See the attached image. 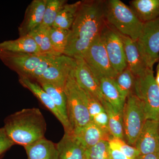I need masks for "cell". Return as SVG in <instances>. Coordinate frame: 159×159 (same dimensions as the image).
I'll list each match as a JSON object with an SVG mask.
<instances>
[{
  "label": "cell",
  "mask_w": 159,
  "mask_h": 159,
  "mask_svg": "<svg viewBox=\"0 0 159 159\" xmlns=\"http://www.w3.org/2000/svg\"><path fill=\"white\" fill-rule=\"evenodd\" d=\"M106 1H81L70 29L64 55L82 57L92 43L101 34L106 22Z\"/></svg>",
  "instance_id": "obj_1"
},
{
  "label": "cell",
  "mask_w": 159,
  "mask_h": 159,
  "mask_svg": "<svg viewBox=\"0 0 159 159\" xmlns=\"http://www.w3.org/2000/svg\"><path fill=\"white\" fill-rule=\"evenodd\" d=\"M4 128L14 145L25 147L44 138L47 124L39 109L25 108L7 117Z\"/></svg>",
  "instance_id": "obj_2"
},
{
  "label": "cell",
  "mask_w": 159,
  "mask_h": 159,
  "mask_svg": "<svg viewBox=\"0 0 159 159\" xmlns=\"http://www.w3.org/2000/svg\"><path fill=\"white\" fill-rule=\"evenodd\" d=\"M106 22L121 34L136 41L142 32L144 23L130 6L120 0L106 1Z\"/></svg>",
  "instance_id": "obj_3"
},
{
  "label": "cell",
  "mask_w": 159,
  "mask_h": 159,
  "mask_svg": "<svg viewBox=\"0 0 159 159\" xmlns=\"http://www.w3.org/2000/svg\"><path fill=\"white\" fill-rule=\"evenodd\" d=\"M74 70L69 75L64 88L68 118L73 132L91 122L86 94L77 82Z\"/></svg>",
  "instance_id": "obj_4"
},
{
  "label": "cell",
  "mask_w": 159,
  "mask_h": 159,
  "mask_svg": "<svg viewBox=\"0 0 159 159\" xmlns=\"http://www.w3.org/2000/svg\"><path fill=\"white\" fill-rule=\"evenodd\" d=\"M134 93L144 104L146 119L159 121V88L153 70L136 77Z\"/></svg>",
  "instance_id": "obj_5"
},
{
  "label": "cell",
  "mask_w": 159,
  "mask_h": 159,
  "mask_svg": "<svg viewBox=\"0 0 159 159\" xmlns=\"http://www.w3.org/2000/svg\"><path fill=\"white\" fill-rule=\"evenodd\" d=\"M124 137L127 144L134 147L146 119L144 104L134 93L129 95L122 111Z\"/></svg>",
  "instance_id": "obj_6"
},
{
  "label": "cell",
  "mask_w": 159,
  "mask_h": 159,
  "mask_svg": "<svg viewBox=\"0 0 159 159\" xmlns=\"http://www.w3.org/2000/svg\"><path fill=\"white\" fill-rule=\"evenodd\" d=\"M82 58L98 80L102 77L114 79L118 74L111 65L100 34L92 43Z\"/></svg>",
  "instance_id": "obj_7"
},
{
  "label": "cell",
  "mask_w": 159,
  "mask_h": 159,
  "mask_svg": "<svg viewBox=\"0 0 159 159\" xmlns=\"http://www.w3.org/2000/svg\"><path fill=\"white\" fill-rule=\"evenodd\" d=\"M139 52L145 65L153 70L158 61L159 17L144 23L142 32L136 41Z\"/></svg>",
  "instance_id": "obj_8"
},
{
  "label": "cell",
  "mask_w": 159,
  "mask_h": 159,
  "mask_svg": "<svg viewBox=\"0 0 159 159\" xmlns=\"http://www.w3.org/2000/svg\"><path fill=\"white\" fill-rule=\"evenodd\" d=\"M100 36L111 65L119 74L127 66L123 43L119 32L113 26L106 23Z\"/></svg>",
  "instance_id": "obj_9"
},
{
  "label": "cell",
  "mask_w": 159,
  "mask_h": 159,
  "mask_svg": "<svg viewBox=\"0 0 159 159\" xmlns=\"http://www.w3.org/2000/svg\"><path fill=\"white\" fill-rule=\"evenodd\" d=\"M43 54H24L0 51V59L20 77L29 78L40 63L49 56Z\"/></svg>",
  "instance_id": "obj_10"
},
{
  "label": "cell",
  "mask_w": 159,
  "mask_h": 159,
  "mask_svg": "<svg viewBox=\"0 0 159 159\" xmlns=\"http://www.w3.org/2000/svg\"><path fill=\"white\" fill-rule=\"evenodd\" d=\"M76 60L66 55H60L47 69L37 82H46L64 88L69 75L76 67Z\"/></svg>",
  "instance_id": "obj_11"
},
{
  "label": "cell",
  "mask_w": 159,
  "mask_h": 159,
  "mask_svg": "<svg viewBox=\"0 0 159 159\" xmlns=\"http://www.w3.org/2000/svg\"><path fill=\"white\" fill-rule=\"evenodd\" d=\"M74 58L76 62L74 75L77 82L84 90L90 94L102 104L106 100L102 95L99 80L83 58L77 57Z\"/></svg>",
  "instance_id": "obj_12"
},
{
  "label": "cell",
  "mask_w": 159,
  "mask_h": 159,
  "mask_svg": "<svg viewBox=\"0 0 159 159\" xmlns=\"http://www.w3.org/2000/svg\"><path fill=\"white\" fill-rule=\"evenodd\" d=\"M134 147L140 154L159 152V121L147 119L140 132Z\"/></svg>",
  "instance_id": "obj_13"
},
{
  "label": "cell",
  "mask_w": 159,
  "mask_h": 159,
  "mask_svg": "<svg viewBox=\"0 0 159 159\" xmlns=\"http://www.w3.org/2000/svg\"><path fill=\"white\" fill-rule=\"evenodd\" d=\"M19 82L24 87L31 91L37 97L38 99L58 119L63 126L65 133L72 131L70 125L68 121L66 120L62 116L51 97L39 84L37 83L33 82L29 78L24 77H20Z\"/></svg>",
  "instance_id": "obj_14"
},
{
  "label": "cell",
  "mask_w": 159,
  "mask_h": 159,
  "mask_svg": "<svg viewBox=\"0 0 159 159\" xmlns=\"http://www.w3.org/2000/svg\"><path fill=\"white\" fill-rule=\"evenodd\" d=\"M47 0H33L27 7L24 20L18 28L20 37L29 35L41 26Z\"/></svg>",
  "instance_id": "obj_15"
},
{
  "label": "cell",
  "mask_w": 159,
  "mask_h": 159,
  "mask_svg": "<svg viewBox=\"0 0 159 159\" xmlns=\"http://www.w3.org/2000/svg\"><path fill=\"white\" fill-rule=\"evenodd\" d=\"M56 145L58 159H85L86 148L73 131L65 133Z\"/></svg>",
  "instance_id": "obj_16"
},
{
  "label": "cell",
  "mask_w": 159,
  "mask_h": 159,
  "mask_svg": "<svg viewBox=\"0 0 159 159\" xmlns=\"http://www.w3.org/2000/svg\"><path fill=\"white\" fill-rule=\"evenodd\" d=\"M119 33L123 43L127 66L136 77L140 76L148 68L142 59L137 42L120 32Z\"/></svg>",
  "instance_id": "obj_17"
},
{
  "label": "cell",
  "mask_w": 159,
  "mask_h": 159,
  "mask_svg": "<svg viewBox=\"0 0 159 159\" xmlns=\"http://www.w3.org/2000/svg\"><path fill=\"white\" fill-rule=\"evenodd\" d=\"M73 132L86 149L101 141L109 142L113 138L110 133L105 131L92 122Z\"/></svg>",
  "instance_id": "obj_18"
},
{
  "label": "cell",
  "mask_w": 159,
  "mask_h": 159,
  "mask_svg": "<svg viewBox=\"0 0 159 159\" xmlns=\"http://www.w3.org/2000/svg\"><path fill=\"white\" fill-rule=\"evenodd\" d=\"M24 148L28 159H58L57 145L45 138Z\"/></svg>",
  "instance_id": "obj_19"
},
{
  "label": "cell",
  "mask_w": 159,
  "mask_h": 159,
  "mask_svg": "<svg viewBox=\"0 0 159 159\" xmlns=\"http://www.w3.org/2000/svg\"><path fill=\"white\" fill-rule=\"evenodd\" d=\"M99 80L104 99L115 110L122 115L125 100L119 92L113 79L102 77Z\"/></svg>",
  "instance_id": "obj_20"
},
{
  "label": "cell",
  "mask_w": 159,
  "mask_h": 159,
  "mask_svg": "<svg viewBox=\"0 0 159 159\" xmlns=\"http://www.w3.org/2000/svg\"><path fill=\"white\" fill-rule=\"evenodd\" d=\"M0 51L24 54H42L34 39L29 35L0 43Z\"/></svg>",
  "instance_id": "obj_21"
},
{
  "label": "cell",
  "mask_w": 159,
  "mask_h": 159,
  "mask_svg": "<svg viewBox=\"0 0 159 159\" xmlns=\"http://www.w3.org/2000/svg\"><path fill=\"white\" fill-rule=\"evenodd\" d=\"M130 7L143 23L159 17V0H133Z\"/></svg>",
  "instance_id": "obj_22"
},
{
  "label": "cell",
  "mask_w": 159,
  "mask_h": 159,
  "mask_svg": "<svg viewBox=\"0 0 159 159\" xmlns=\"http://www.w3.org/2000/svg\"><path fill=\"white\" fill-rule=\"evenodd\" d=\"M85 92L87 97L88 107L91 122L105 131L110 133L108 116L103 106L90 94Z\"/></svg>",
  "instance_id": "obj_23"
},
{
  "label": "cell",
  "mask_w": 159,
  "mask_h": 159,
  "mask_svg": "<svg viewBox=\"0 0 159 159\" xmlns=\"http://www.w3.org/2000/svg\"><path fill=\"white\" fill-rule=\"evenodd\" d=\"M81 1L72 4L66 3L59 11L52 27L70 30L77 15Z\"/></svg>",
  "instance_id": "obj_24"
},
{
  "label": "cell",
  "mask_w": 159,
  "mask_h": 159,
  "mask_svg": "<svg viewBox=\"0 0 159 159\" xmlns=\"http://www.w3.org/2000/svg\"><path fill=\"white\" fill-rule=\"evenodd\" d=\"M39 84L51 97L62 116L69 122L67 110L66 97L64 88L48 83L40 82Z\"/></svg>",
  "instance_id": "obj_25"
},
{
  "label": "cell",
  "mask_w": 159,
  "mask_h": 159,
  "mask_svg": "<svg viewBox=\"0 0 159 159\" xmlns=\"http://www.w3.org/2000/svg\"><path fill=\"white\" fill-rule=\"evenodd\" d=\"M108 116V129L113 138L124 139L123 119L122 114L116 111L107 101L102 104Z\"/></svg>",
  "instance_id": "obj_26"
},
{
  "label": "cell",
  "mask_w": 159,
  "mask_h": 159,
  "mask_svg": "<svg viewBox=\"0 0 159 159\" xmlns=\"http://www.w3.org/2000/svg\"><path fill=\"white\" fill-rule=\"evenodd\" d=\"M118 89L126 100L129 95L134 93L136 76L128 67L119 73L113 79Z\"/></svg>",
  "instance_id": "obj_27"
},
{
  "label": "cell",
  "mask_w": 159,
  "mask_h": 159,
  "mask_svg": "<svg viewBox=\"0 0 159 159\" xmlns=\"http://www.w3.org/2000/svg\"><path fill=\"white\" fill-rule=\"evenodd\" d=\"M49 28L39 26L29 34L34 39L41 53L43 54L59 56L51 45L48 34Z\"/></svg>",
  "instance_id": "obj_28"
},
{
  "label": "cell",
  "mask_w": 159,
  "mask_h": 159,
  "mask_svg": "<svg viewBox=\"0 0 159 159\" xmlns=\"http://www.w3.org/2000/svg\"><path fill=\"white\" fill-rule=\"evenodd\" d=\"M70 30L51 27L48 29V34L51 45L58 55L63 54L65 51Z\"/></svg>",
  "instance_id": "obj_29"
},
{
  "label": "cell",
  "mask_w": 159,
  "mask_h": 159,
  "mask_svg": "<svg viewBox=\"0 0 159 159\" xmlns=\"http://www.w3.org/2000/svg\"><path fill=\"white\" fill-rule=\"evenodd\" d=\"M67 3L66 0H47L42 24L46 28L52 27L57 15L63 6Z\"/></svg>",
  "instance_id": "obj_30"
},
{
  "label": "cell",
  "mask_w": 159,
  "mask_h": 159,
  "mask_svg": "<svg viewBox=\"0 0 159 159\" xmlns=\"http://www.w3.org/2000/svg\"><path fill=\"white\" fill-rule=\"evenodd\" d=\"M85 159H112L108 141H101L86 149Z\"/></svg>",
  "instance_id": "obj_31"
},
{
  "label": "cell",
  "mask_w": 159,
  "mask_h": 159,
  "mask_svg": "<svg viewBox=\"0 0 159 159\" xmlns=\"http://www.w3.org/2000/svg\"><path fill=\"white\" fill-rule=\"evenodd\" d=\"M109 144L111 148L118 149L131 159H135L140 155L135 147L129 145L123 139L113 138L109 141Z\"/></svg>",
  "instance_id": "obj_32"
},
{
  "label": "cell",
  "mask_w": 159,
  "mask_h": 159,
  "mask_svg": "<svg viewBox=\"0 0 159 159\" xmlns=\"http://www.w3.org/2000/svg\"><path fill=\"white\" fill-rule=\"evenodd\" d=\"M59 56H57V55H50L46 59L42 61L39 65L37 67L31 74L29 79L35 80L37 81L39 79L40 77L42 76L43 74L44 73L47 69L56 61L57 57Z\"/></svg>",
  "instance_id": "obj_33"
},
{
  "label": "cell",
  "mask_w": 159,
  "mask_h": 159,
  "mask_svg": "<svg viewBox=\"0 0 159 159\" xmlns=\"http://www.w3.org/2000/svg\"><path fill=\"white\" fill-rule=\"evenodd\" d=\"M14 145L8 137L5 128H0V157Z\"/></svg>",
  "instance_id": "obj_34"
},
{
  "label": "cell",
  "mask_w": 159,
  "mask_h": 159,
  "mask_svg": "<svg viewBox=\"0 0 159 159\" xmlns=\"http://www.w3.org/2000/svg\"><path fill=\"white\" fill-rule=\"evenodd\" d=\"M110 152L112 159H131L116 148H110Z\"/></svg>",
  "instance_id": "obj_35"
},
{
  "label": "cell",
  "mask_w": 159,
  "mask_h": 159,
  "mask_svg": "<svg viewBox=\"0 0 159 159\" xmlns=\"http://www.w3.org/2000/svg\"><path fill=\"white\" fill-rule=\"evenodd\" d=\"M135 159H159V152L145 155L140 154Z\"/></svg>",
  "instance_id": "obj_36"
},
{
  "label": "cell",
  "mask_w": 159,
  "mask_h": 159,
  "mask_svg": "<svg viewBox=\"0 0 159 159\" xmlns=\"http://www.w3.org/2000/svg\"><path fill=\"white\" fill-rule=\"evenodd\" d=\"M157 68V75L155 77V80L158 85H159V61Z\"/></svg>",
  "instance_id": "obj_37"
},
{
  "label": "cell",
  "mask_w": 159,
  "mask_h": 159,
  "mask_svg": "<svg viewBox=\"0 0 159 159\" xmlns=\"http://www.w3.org/2000/svg\"><path fill=\"white\" fill-rule=\"evenodd\" d=\"M158 61H159V56H158Z\"/></svg>",
  "instance_id": "obj_38"
},
{
  "label": "cell",
  "mask_w": 159,
  "mask_h": 159,
  "mask_svg": "<svg viewBox=\"0 0 159 159\" xmlns=\"http://www.w3.org/2000/svg\"><path fill=\"white\" fill-rule=\"evenodd\" d=\"M158 86H159V85Z\"/></svg>",
  "instance_id": "obj_39"
}]
</instances>
